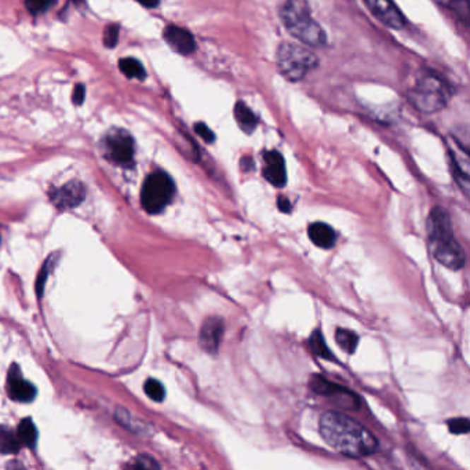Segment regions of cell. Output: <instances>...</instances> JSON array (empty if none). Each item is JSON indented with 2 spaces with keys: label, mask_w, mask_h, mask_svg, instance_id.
Listing matches in <instances>:
<instances>
[{
  "label": "cell",
  "mask_w": 470,
  "mask_h": 470,
  "mask_svg": "<svg viewBox=\"0 0 470 470\" xmlns=\"http://www.w3.org/2000/svg\"><path fill=\"white\" fill-rule=\"evenodd\" d=\"M277 206H278V210L283 211V213H290L291 211V203L286 196H280L277 199Z\"/></svg>",
  "instance_id": "cell-32"
},
{
  "label": "cell",
  "mask_w": 470,
  "mask_h": 470,
  "mask_svg": "<svg viewBox=\"0 0 470 470\" xmlns=\"http://www.w3.org/2000/svg\"><path fill=\"white\" fill-rule=\"evenodd\" d=\"M102 149L105 156L116 165H131L134 158V141L124 130L113 129L102 139Z\"/></svg>",
  "instance_id": "cell-6"
},
{
  "label": "cell",
  "mask_w": 470,
  "mask_h": 470,
  "mask_svg": "<svg viewBox=\"0 0 470 470\" xmlns=\"http://www.w3.org/2000/svg\"><path fill=\"white\" fill-rule=\"evenodd\" d=\"M309 239L313 245L320 249H329L335 246L336 243V233L330 225L324 222H315L307 229Z\"/></svg>",
  "instance_id": "cell-15"
},
{
  "label": "cell",
  "mask_w": 470,
  "mask_h": 470,
  "mask_svg": "<svg viewBox=\"0 0 470 470\" xmlns=\"http://www.w3.org/2000/svg\"><path fill=\"white\" fill-rule=\"evenodd\" d=\"M175 185L165 171L152 172L143 182L141 191V204L149 214H159L171 203Z\"/></svg>",
  "instance_id": "cell-5"
},
{
  "label": "cell",
  "mask_w": 470,
  "mask_h": 470,
  "mask_svg": "<svg viewBox=\"0 0 470 470\" xmlns=\"http://www.w3.org/2000/svg\"><path fill=\"white\" fill-rule=\"evenodd\" d=\"M310 387L313 392H316L317 394H323V396H334V394H349L352 392L343 389V387H338L335 384H332L330 381L324 380L320 375H316L312 378L310 381Z\"/></svg>",
  "instance_id": "cell-18"
},
{
  "label": "cell",
  "mask_w": 470,
  "mask_h": 470,
  "mask_svg": "<svg viewBox=\"0 0 470 470\" xmlns=\"http://www.w3.org/2000/svg\"><path fill=\"white\" fill-rule=\"evenodd\" d=\"M319 430L323 440L342 455L361 458L378 450V440L356 419L338 411L322 415Z\"/></svg>",
  "instance_id": "cell-1"
},
{
  "label": "cell",
  "mask_w": 470,
  "mask_h": 470,
  "mask_svg": "<svg viewBox=\"0 0 470 470\" xmlns=\"http://www.w3.org/2000/svg\"><path fill=\"white\" fill-rule=\"evenodd\" d=\"M264 160H265V168H264L265 180L277 188L284 187L287 182V172L283 156L277 151H268L264 153Z\"/></svg>",
  "instance_id": "cell-12"
},
{
  "label": "cell",
  "mask_w": 470,
  "mask_h": 470,
  "mask_svg": "<svg viewBox=\"0 0 470 470\" xmlns=\"http://www.w3.org/2000/svg\"><path fill=\"white\" fill-rule=\"evenodd\" d=\"M84 196L86 189L83 184L78 181H72L58 188L54 191V194H52L53 201L58 207H76L83 201Z\"/></svg>",
  "instance_id": "cell-14"
},
{
  "label": "cell",
  "mask_w": 470,
  "mask_h": 470,
  "mask_svg": "<svg viewBox=\"0 0 470 470\" xmlns=\"http://www.w3.org/2000/svg\"><path fill=\"white\" fill-rule=\"evenodd\" d=\"M143 389H145V393L148 394V397L152 399L153 401L160 403V401H163L165 397H166V390H165V387H163L159 381H156V380H148V381L145 382V387H143Z\"/></svg>",
  "instance_id": "cell-25"
},
{
  "label": "cell",
  "mask_w": 470,
  "mask_h": 470,
  "mask_svg": "<svg viewBox=\"0 0 470 470\" xmlns=\"http://www.w3.org/2000/svg\"><path fill=\"white\" fill-rule=\"evenodd\" d=\"M407 97L418 111L436 113L447 107L451 98V88L437 74L422 69L416 74L414 86L409 90Z\"/></svg>",
  "instance_id": "cell-3"
},
{
  "label": "cell",
  "mask_w": 470,
  "mask_h": 470,
  "mask_svg": "<svg viewBox=\"0 0 470 470\" xmlns=\"http://www.w3.org/2000/svg\"><path fill=\"white\" fill-rule=\"evenodd\" d=\"M286 29L301 43L312 47H323L327 35L313 18L307 0H287L280 11Z\"/></svg>",
  "instance_id": "cell-2"
},
{
  "label": "cell",
  "mask_w": 470,
  "mask_h": 470,
  "mask_svg": "<svg viewBox=\"0 0 470 470\" xmlns=\"http://www.w3.org/2000/svg\"><path fill=\"white\" fill-rule=\"evenodd\" d=\"M235 119L239 124V127L246 133V134H251L257 126H258V119L257 116L254 114V112L249 110V107L239 101L236 105H235Z\"/></svg>",
  "instance_id": "cell-17"
},
{
  "label": "cell",
  "mask_w": 470,
  "mask_h": 470,
  "mask_svg": "<svg viewBox=\"0 0 470 470\" xmlns=\"http://www.w3.org/2000/svg\"><path fill=\"white\" fill-rule=\"evenodd\" d=\"M165 40L174 52L182 56H189L196 50L194 37L187 29L180 28L175 25L167 27L165 29Z\"/></svg>",
  "instance_id": "cell-13"
},
{
  "label": "cell",
  "mask_w": 470,
  "mask_h": 470,
  "mask_svg": "<svg viewBox=\"0 0 470 470\" xmlns=\"http://www.w3.org/2000/svg\"><path fill=\"white\" fill-rule=\"evenodd\" d=\"M277 66L280 74L290 82H300L317 68L319 59L309 49L300 45L283 43L277 49Z\"/></svg>",
  "instance_id": "cell-4"
},
{
  "label": "cell",
  "mask_w": 470,
  "mask_h": 470,
  "mask_svg": "<svg viewBox=\"0 0 470 470\" xmlns=\"http://www.w3.org/2000/svg\"><path fill=\"white\" fill-rule=\"evenodd\" d=\"M426 230L429 237V246L432 249L454 240L451 217L442 206H436L430 211L426 221Z\"/></svg>",
  "instance_id": "cell-7"
},
{
  "label": "cell",
  "mask_w": 470,
  "mask_h": 470,
  "mask_svg": "<svg viewBox=\"0 0 470 470\" xmlns=\"http://www.w3.org/2000/svg\"><path fill=\"white\" fill-rule=\"evenodd\" d=\"M137 1L145 7H156L160 0H137Z\"/></svg>",
  "instance_id": "cell-33"
},
{
  "label": "cell",
  "mask_w": 470,
  "mask_h": 470,
  "mask_svg": "<svg viewBox=\"0 0 470 470\" xmlns=\"http://www.w3.org/2000/svg\"><path fill=\"white\" fill-rule=\"evenodd\" d=\"M335 341L339 345V348L346 353H355L358 345H359V336L351 330L338 329L335 331Z\"/></svg>",
  "instance_id": "cell-19"
},
{
  "label": "cell",
  "mask_w": 470,
  "mask_h": 470,
  "mask_svg": "<svg viewBox=\"0 0 470 470\" xmlns=\"http://www.w3.org/2000/svg\"><path fill=\"white\" fill-rule=\"evenodd\" d=\"M53 4H54V0H25V6H27L29 13H32V14L46 13Z\"/></svg>",
  "instance_id": "cell-27"
},
{
  "label": "cell",
  "mask_w": 470,
  "mask_h": 470,
  "mask_svg": "<svg viewBox=\"0 0 470 470\" xmlns=\"http://www.w3.org/2000/svg\"><path fill=\"white\" fill-rule=\"evenodd\" d=\"M119 68L130 79L143 81L146 78L145 68L142 66V64L139 62V59H136V58H123L119 62Z\"/></svg>",
  "instance_id": "cell-20"
},
{
  "label": "cell",
  "mask_w": 470,
  "mask_h": 470,
  "mask_svg": "<svg viewBox=\"0 0 470 470\" xmlns=\"http://www.w3.org/2000/svg\"><path fill=\"white\" fill-rule=\"evenodd\" d=\"M194 131L197 136H200L201 139H204L208 143H213L216 141V136L214 133L204 124V123H197L194 124Z\"/></svg>",
  "instance_id": "cell-29"
},
{
  "label": "cell",
  "mask_w": 470,
  "mask_h": 470,
  "mask_svg": "<svg viewBox=\"0 0 470 470\" xmlns=\"http://www.w3.org/2000/svg\"><path fill=\"white\" fill-rule=\"evenodd\" d=\"M136 466L139 468H146V469H155V468H159V465L149 457H139L136 462Z\"/></svg>",
  "instance_id": "cell-30"
},
{
  "label": "cell",
  "mask_w": 470,
  "mask_h": 470,
  "mask_svg": "<svg viewBox=\"0 0 470 470\" xmlns=\"http://www.w3.org/2000/svg\"><path fill=\"white\" fill-rule=\"evenodd\" d=\"M448 429L454 435H465L470 429L469 421L466 418H454L447 422Z\"/></svg>",
  "instance_id": "cell-26"
},
{
  "label": "cell",
  "mask_w": 470,
  "mask_h": 470,
  "mask_svg": "<svg viewBox=\"0 0 470 470\" xmlns=\"http://www.w3.org/2000/svg\"><path fill=\"white\" fill-rule=\"evenodd\" d=\"M17 436L20 439V442H24L29 448H33L37 442V430L36 426L33 425L32 419H24L20 422L18 430H17Z\"/></svg>",
  "instance_id": "cell-23"
},
{
  "label": "cell",
  "mask_w": 470,
  "mask_h": 470,
  "mask_svg": "<svg viewBox=\"0 0 470 470\" xmlns=\"http://www.w3.org/2000/svg\"><path fill=\"white\" fill-rule=\"evenodd\" d=\"M370 11L387 27L401 29L406 25V18L393 0H363Z\"/></svg>",
  "instance_id": "cell-8"
},
{
  "label": "cell",
  "mask_w": 470,
  "mask_h": 470,
  "mask_svg": "<svg viewBox=\"0 0 470 470\" xmlns=\"http://www.w3.org/2000/svg\"><path fill=\"white\" fill-rule=\"evenodd\" d=\"M20 439L8 428L0 426V454H16L20 450Z\"/></svg>",
  "instance_id": "cell-21"
},
{
  "label": "cell",
  "mask_w": 470,
  "mask_h": 470,
  "mask_svg": "<svg viewBox=\"0 0 470 470\" xmlns=\"http://www.w3.org/2000/svg\"><path fill=\"white\" fill-rule=\"evenodd\" d=\"M433 1L454 11L459 17V20H462L468 25L470 17L469 0H433Z\"/></svg>",
  "instance_id": "cell-22"
},
{
  "label": "cell",
  "mask_w": 470,
  "mask_h": 470,
  "mask_svg": "<svg viewBox=\"0 0 470 470\" xmlns=\"http://www.w3.org/2000/svg\"><path fill=\"white\" fill-rule=\"evenodd\" d=\"M84 95H86V90H84L83 84H78L75 87V91H74V102L76 105H82L84 101Z\"/></svg>",
  "instance_id": "cell-31"
},
{
  "label": "cell",
  "mask_w": 470,
  "mask_h": 470,
  "mask_svg": "<svg viewBox=\"0 0 470 470\" xmlns=\"http://www.w3.org/2000/svg\"><path fill=\"white\" fill-rule=\"evenodd\" d=\"M7 387H8L10 397L20 403H30L36 396V389L21 377L17 365H13L10 368Z\"/></svg>",
  "instance_id": "cell-11"
},
{
  "label": "cell",
  "mask_w": 470,
  "mask_h": 470,
  "mask_svg": "<svg viewBox=\"0 0 470 470\" xmlns=\"http://www.w3.org/2000/svg\"><path fill=\"white\" fill-rule=\"evenodd\" d=\"M451 155V165H452V172L455 180L458 181L459 187L464 189V192L469 194V159L468 152H464V155L450 151Z\"/></svg>",
  "instance_id": "cell-16"
},
{
  "label": "cell",
  "mask_w": 470,
  "mask_h": 470,
  "mask_svg": "<svg viewBox=\"0 0 470 470\" xmlns=\"http://www.w3.org/2000/svg\"><path fill=\"white\" fill-rule=\"evenodd\" d=\"M432 252H433V257L445 268H450L452 271H459L465 266V261H466L465 251L455 239L432 249Z\"/></svg>",
  "instance_id": "cell-10"
},
{
  "label": "cell",
  "mask_w": 470,
  "mask_h": 470,
  "mask_svg": "<svg viewBox=\"0 0 470 470\" xmlns=\"http://www.w3.org/2000/svg\"><path fill=\"white\" fill-rule=\"evenodd\" d=\"M117 39H119V27L114 25V24L108 25L105 29V32H104V45L108 49H112V47L116 46Z\"/></svg>",
  "instance_id": "cell-28"
},
{
  "label": "cell",
  "mask_w": 470,
  "mask_h": 470,
  "mask_svg": "<svg viewBox=\"0 0 470 470\" xmlns=\"http://www.w3.org/2000/svg\"><path fill=\"white\" fill-rule=\"evenodd\" d=\"M309 346L313 351V353L322 359L331 360L334 359L331 351L329 349V346L324 342V338L322 335V332L319 330L313 332L309 338Z\"/></svg>",
  "instance_id": "cell-24"
},
{
  "label": "cell",
  "mask_w": 470,
  "mask_h": 470,
  "mask_svg": "<svg viewBox=\"0 0 470 470\" xmlns=\"http://www.w3.org/2000/svg\"><path fill=\"white\" fill-rule=\"evenodd\" d=\"M223 320L221 317L213 316L204 320L199 334V343L204 352L208 355L218 353L222 335H223Z\"/></svg>",
  "instance_id": "cell-9"
}]
</instances>
